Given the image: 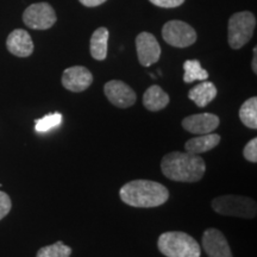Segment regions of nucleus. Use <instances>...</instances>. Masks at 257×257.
Instances as JSON below:
<instances>
[{"label":"nucleus","mask_w":257,"mask_h":257,"mask_svg":"<svg viewBox=\"0 0 257 257\" xmlns=\"http://www.w3.org/2000/svg\"><path fill=\"white\" fill-rule=\"evenodd\" d=\"M163 175L176 182H197L206 172L202 157L189 153L173 152L161 161Z\"/></svg>","instance_id":"nucleus-1"},{"label":"nucleus","mask_w":257,"mask_h":257,"mask_svg":"<svg viewBox=\"0 0 257 257\" xmlns=\"http://www.w3.org/2000/svg\"><path fill=\"white\" fill-rule=\"evenodd\" d=\"M119 197L128 206L152 208L167 202L169 199V191L159 182L134 180L120 188Z\"/></svg>","instance_id":"nucleus-2"},{"label":"nucleus","mask_w":257,"mask_h":257,"mask_svg":"<svg viewBox=\"0 0 257 257\" xmlns=\"http://www.w3.org/2000/svg\"><path fill=\"white\" fill-rule=\"evenodd\" d=\"M157 248L166 257H200L199 243L186 232L169 231L157 239Z\"/></svg>","instance_id":"nucleus-3"},{"label":"nucleus","mask_w":257,"mask_h":257,"mask_svg":"<svg viewBox=\"0 0 257 257\" xmlns=\"http://www.w3.org/2000/svg\"><path fill=\"white\" fill-rule=\"evenodd\" d=\"M212 208L221 216L251 218L256 217V201L242 195H221L212 200Z\"/></svg>","instance_id":"nucleus-4"},{"label":"nucleus","mask_w":257,"mask_h":257,"mask_svg":"<svg viewBox=\"0 0 257 257\" xmlns=\"http://www.w3.org/2000/svg\"><path fill=\"white\" fill-rule=\"evenodd\" d=\"M256 27V19L251 12L243 11L229 19V44L232 49H240L251 40Z\"/></svg>","instance_id":"nucleus-5"},{"label":"nucleus","mask_w":257,"mask_h":257,"mask_svg":"<svg viewBox=\"0 0 257 257\" xmlns=\"http://www.w3.org/2000/svg\"><path fill=\"white\" fill-rule=\"evenodd\" d=\"M162 37L169 46L187 48L197 41V32L191 25L181 21H170L162 29Z\"/></svg>","instance_id":"nucleus-6"},{"label":"nucleus","mask_w":257,"mask_h":257,"mask_svg":"<svg viewBox=\"0 0 257 257\" xmlns=\"http://www.w3.org/2000/svg\"><path fill=\"white\" fill-rule=\"evenodd\" d=\"M23 21L25 25L30 29L48 30L56 23V15L48 3H37L25 10Z\"/></svg>","instance_id":"nucleus-7"},{"label":"nucleus","mask_w":257,"mask_h":257,"mask_svg":"<svg viewBox=\"0 0 257 257\" xmlns=\"http://www.w3.org/2000/svg\"><path fill=\"white\" fill-rule=\"evenodd\" d=\"M104 92L108 101L119 108L131 107L137 99L134 89L120 80H111L106 82Z\"/></svg>","instance_id":"nucleus-8"},{"label":"nucleus","mask_w":257,"mask_h":257,"mask_svg":"<svg viewBox=\"0 0 257 257\" xmlns=\"http://www.w3.org/2000/svg\"><path fill=\"white\" fill-rule=\"evenodd\" d=\"M136 49L140 63L150 67L160 60L161 47L156 37L150 32H141L136 37Z\"/></svg>","instance_id":"nucleus-9"},{"label":"nucleus","mask_w":257,"mask_h":257,"mask_svg":"<svg viewBox=\"0 0 257 257\" xmlns=\"http://www.w3.org/2000/svg\"><path fill=\"white\" fill-rule=\"evenodd\" d=\"M63 87L70 92L86 91L93 82V75L86 67L74 66L64 70L61 79Z\"/></svg>","instance_id":"nucleus-10"},{"label":"nucleus","mask_w":257,"mask_h":257,"mask_svg":"<svg viewBox=\"0 0 257 257\" xmlns=\"http://www.w3.org/2000/svg\"><path fill=\"white\" fill-rule=\"evenodd\" d=\"M202 248L208 257H232L230 245L219 230H205L202 234Z\"/></svg>","instance_id":"nucleus-11"},{"label":"nucleus","mask_w":257,"mask_h":257,"mask_svg":"<svg viewBox=\"0 0 257 257\" xmlns=\"http://www.w3.org/2000/svg\"><path fill=\"white\" fill-rule=\"evenodd\" d=\"M219 117L213 113L192 114L182 120V126L185 130L194 135L212 134L219 126Z\"/></svg>","instance_id":"nucleus-12"},{"label":"nucleus","mask_w":257,"mask_h":257,"mask_svg":"<svg viewBox=\"0 0 257 257\" xmlns=\"http://www.w3.org/2000/svg\"><path fill=\"white\" fill-rule=\"evenodd\" d=\"M6 47L12 55L18 57H28L34 53V42L28 31L23 29H16L9 35Z\"/></svg>","instance_id":"nucleus-13"},{"label":"nucleus","mask_w":257,"mask_h":257,"mask_svg":"<svg viewBox=\"0 0 257 257\" xmlns=\"http://www.w3.org/2000/svg\"><path fill=\"white\" fill-rule=\"evenodd\" d=\"M220 143V136L217 134H207L201 135L199 137H194L188 140L185 144L186 152L189 154H194V155H199V154H204L210 152V150L214 149L218 144Z\"/></svg>","instance_id":"nucleus-14"},{"label":"nucleus","mask_w":257,"mask_h":257,"mask_svg":"<svg viewBox=\"0 0 257 257\" xmlns=\"http://www.w3.org/2000/svg\"><path fill=\"white\" fill-rule=\"evenodd\" d=\"M217 96V88L214 83L210 81H202L199 85L194 86L188 92V98L194 102L198 107H205Z\"/></svg>","instance_id":"nucleus-15"},{"label":"nucleus","mask_w":257,"mask_h":257,"mask_svg":"<svg viewBox=\"0 0 257 257\" xmlns=\"http://www.w3.org/2000/svg\"><path fill=\"white\" fill-rule=\"evenodd\" d=\"M169 104V95L160 86L153 85L144 92L143 105L148 111L157 112Z\"/></svg>","instance_id":"nucleus-16"},{"label":"nucleus","mask_w":257,"mask_h":257,"mask_svg":"<svg viewBox=\"0 0 257 257\" xmlns=\"http://www.w3.org/2000/svg\"><path fill=\"white\" fill-rule=\"evenodd\" d=\"M108 37H110V34L106 28H98L93 32L91 42H89V51L93 59L104 61L107 57Z\"/></svg>","instance_id":"nucleus-17"},{"label":"nucleus","mask_w":257,"mask_h":257,"mask_svg":"<svg viewBox=\"0 0 257 257\" xmlns=\"http://www.w3.org/2000/svg\"><path fill=\"white\" fill-rule=\"evenodd\" d=\"M239 119L246 127L257 128V98H249L239 108Z\"/></svg>","instance_id":"nucleus-18"},{"label":"nucleus","mask_w":257,"mask_h":257,"mask_svg":"<svg viewBox=\"0 0 257 257\" xmlns=\"http://www.w3.org/2000/svg\"><path fill=\"white\" fill-rule=\"evenodd\" d=\"M184 81L191 83L194 81H205L208 78V73L201 67L198 60H187L184 63Z\"/></svg>","instance_id":"nucleus-19"},{"label":"nucleus","mask_w":257,"mask_h":257,"mask_svg":"<svg viewBox=\"0 0 257 257\" xmlns=\"http://www.w3.org/2000/svg\"><path fill=\"white\" fill-rule=\"evenodd\" d=\"M72 255V248L66 244L59 242L41 248L37 251L36 257H70Z\"/></svg>","instance_id":"nucleus-20"},{"label":"nucleus","mask_w":257,"mask_h":257,"mask_svg":"<svg viewBox=\"0 0 257 257\" xmlns=\"http://www.w3.org/2000/svg\"><path fill=\"white\" fill-rule=\"evenodd\" d=\"M62 119V114L59 112H54V113H49L44 115L43 118L35 120V128H36L37 133H48V131L60 126Z\"/></svg>","instance_id":"nucleus-21"},{"label":"nucleus","mask_w":257,"mask_h":257,"mask_svg":"<svg viewBox=\"0 0 257 257\" xmlns=\"http://www.w3.org/2000/svg\"><path fill=\"white\" fill-rule=\"evenodd\" d=\"M243 156L244 159L251 163L257 162V138H252L251 141H249L246 143V146L244 147L243 150Z\"/></svg>","instance_id":"nucleus-22"},{"label":"nucleus","mask_w":257,"mask_h":257,"mask_svg":"<svg viewBox=\"0 0 257 257\" xmlns=\"http://www.w3.org/2000/svg\"><path fill=\"white\" fill-rule=\"evenodd\" d=\"M12 208L11 198L5 192H0V220L8 216Z\"/></svg>","instance_id":"nucleus-23"},{"label":"nucleus","mask_w":257,"mask_h":257,"mask_svg":"<svg viewBox=\"0 0 257 257\" xmlns=\"http://www.w3.org/2000/svg\"><path fill=\"white\" fill-rule=\"evenodd\" d=\"M149 2L154 5L159 6V8L174 9L184 4L185 0H149Z\"/></svg>","instance_id":"nucleus-24"},{"label":"nucleus","mask_w":257,"mask_h":257,"mask_svg":"<svg viewBox=\"0 0 257 257\" xmlns=\"http://www.w3.org/2000/svg\"><path fill=\"white\" fill-rule=\"evenodd\" d=\"M79 2L87 8H95V6L104 4L106 0H79Z\"/></svg>","instance_id":"nucleus-25"},{"label":"nucleus","mask_w":257,"mask_h":257,"mask_svg":"<svg viewBox=\"0 0 257 257\" xmlns=\"http://www.w3.org/2000/svg\"><path fill=\"white\" fill-rule=\"evenodd\" d=\"M256 53H257V49L256 48H253V60H252V63H251V67H252V70H253V73H257V64H256V62H257V56H256Z\"/></svg>","instance_id":"nucleus-26"}]
</instances>
